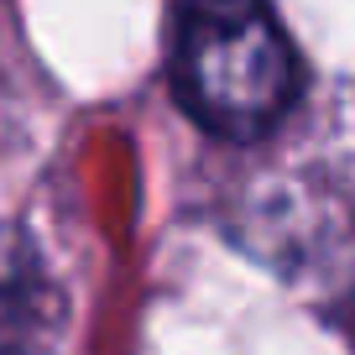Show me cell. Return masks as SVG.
Here are the masks:
<instances>
[{"instance_id":"cell-1","label":"cell","mask_w":355,"mask_h":355,"mask_svg":"<svg viewBox=\"0 0 355 355\" xmlns=\"http://www.w3.org/2000/svg\"><path fill=\"white\" fill-rule=\"evenodd\" d=\"M173 89L204 131L256 141L298 100V53L266 0H183Z\"/></svg>"},{"instance_id":"cell-2","label":"cell","mask_w":355,"mask_h":355,"mask_svg":"<svg viewBox=\"0 0 355 355\" xmlns=\"http://www.w3.org/2000/svg\"><path fill=\"white\" fill-rule=\"evenodd\" d=\"M58 293L37 261L32 235L16 225L0 230V355H37L53 340Z\"/></svg>"}]
</instances>
